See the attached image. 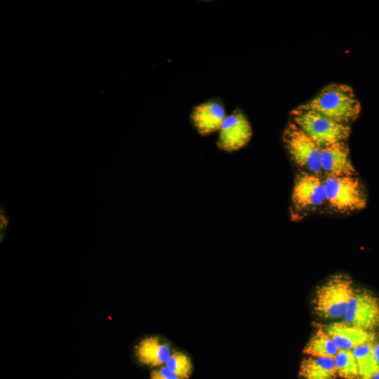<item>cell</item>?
<instances>
[{"label":"cell","instance_id":"6","mask_svg":"<svg viewBox=\"0 0 379 379\" xmlns=\"http://www.w3.org/2000/svg\"><path fill=\"white\" fill-rule=\"evenodd\" d=\"M345 323L379 333V297L366 288H355L343 316Z\"/></svg>","mask_w":379,"mask_h":379},{"label":"cell","instance_id":"14","mask_svg":"<svg viewBox=\"0 0 379 379\" xmlns=\"http://www.w3.org/2000/svg\"><path fill=\"white\" fill-rule=\"evenodd\" d=\"M340 349L333 339L321 327L313 333L303 349V353L316 357H330L334 359Z\"/></svg>","mask_w":379,"mask_h":379},{"label":"cell","instance_id":"15","mask_svg":"<svg viewBox=\"0 0 379 379\" xmlns=\"http://www.w3.org/2000/svg\"><path fill=\"white\" fill-rule=\"evenodd\" d=\"M374 344L362 345L352 350L357 364L359 379H371L379 371L374 354Z\"/></svg>","mask_w":379,"mask_h":379},{"label":"cell","instance_id":"8","mask_svg":"<svg viewBox=\"0 0 379 379\" xmlns=\"http://www.w3.org/2000/svg\"><path fill=\"white\" fill-rule=\"evenodd\" d=\"M321 327L340 350H352L362 345L379 342V333L366 331L345 321H335Z\"/></svg>","mask_w":379,"mask_h":379},{"label":"cell","instance_id":"11","mask_svg":"<svg viewBox=\"0 0 379 379\" xmlns=\"http://www.w3.org/2000/svg\"><path fill=\"white\" fill-rule=\"evenodd\" d=\"M190 117L198 133L205 136L220 129L225 111L220 102L212 100L194 107Z\"/></svg>","mask_w":379,"mask_h":379},{"label":"cell","instance_id":"9","mask_svg":"<svg viewBox=\"0 0 379 379\" xmlns=\"http://www.w3.org/2000/svg\"><path fill=\"white\" fill-rule=\"evenodd\" d=\"M292 200L300 208L321 205L326 200L324 181L312 173H300L294 182Z\"/></svg>","mask_w":379,"mask_h":379},{"label":"cell","instance_id":"3","mask_svg":"<svg viewBox=\"0 0 379 379\" xmlns=\"http://www.w3.org/2000/svg\"><path fill=\"white\" fill-rule=\"evenodd\" d=\"M291 114L293 121L321 148L345 142L351 133L347 124L335 121L312 110L296 107Z\"/></svg>","mask_w":379,"mask_h":379},{"label":"cell","instance_id":"16","mask_svg":"<svg viewBox=\"0 0 379 379\" xmlns=\"http://www.w3.org/2000/svg\"><path fill=\"white\" fill-rule=\"evenodd\" d=\"M334 360L338 376L343 379H359L357 364L352 350H340Z\"/></svg>","mask_w":379,"mask_h":379},{"label":"cell","instance_id":"19","mask_svg":"<svg viewBox=\"0 0 379 379\" xmlns=\"http://www.w3.org/2000/svg\"><path fill=\"white\" fill-rule=\"evenodd\" d=\"M9 227V218L4 206H1L0 211V230L1 239L6 234Z\"/></svg>","mask_w":379,"mask_h":379},{"label":"cell","instance_id":"12","mask_svg":"<svg viewBox=\"0 0 379 379\" xmlns=\"http://www.w3.org/2000/svg\"><path fill=\"white\" fill-rule=\"evenodd\" d=\"M135 352L140 363L154 367L166 364L172 354L170 346L157 336L142 340Z\"/></svg>","mask_w":379,"mask_h":379},{"label":"cell","instance_id":"5","mask_svg":"<svg viewBox=\"0 0 379 379\" xmlns=\"http://www.w3.org/2000/svg\"><path fill=\"white\" fill-rule=\"evenodd\" d=\"M283 140L292 159L298 166L316 175L322 173L321 147L293 121L286 127Z\"/></svg>","mask_w":379,"mask_h":379},{"label":"cell","instance_id":"17","mask_svg":"<svg viewBox=\"0 0 379 379\" xmlns=\"http://www.w3.org/2000/svg\"><path fill=\"white\" fill-rule=\"evenodd\" d=\"M166 366L181 379H188L193 371L190 358L182 352L172 353Z\"/></svg>","mask_w":379,"mask_h":379},{"label":"cell","instance_id":"18","mask_svg":"<svg viewBox=\"0 0 379 379\" xmlns=\"http://www.w3.org/2000/svg\"><path fill=\"white\" fill-rule=\"evenodd\" d=\"M149 379H181L166 366L154 369L150 374Z\"/></svg>","mask_w":379,"mask_h":379},{"label":"cell","instance_id":"7","mask_svg":"<svg viewBox=\"0 0 379 379\" xmlns=\"http://www.w3.org/2000/svg\"><path fill=\"white\" fill-rule=\"evenodd\" d=\"M219 131L217 145L226 152H233L242 148L252 136L251 124L239 109H236L225 117Z\"/></svg>","mask_w":379,"mask_h":379},{"label":"cell","instance_id":"21","mask_svg":"<svg viewBox=\"0 0 379 379\" xmlns=\"http://www.w3.org/2000/svg\"><path fill=\"white\" fill-rule=\"evenodd\" d=\"M371 379H379V371L377 372L372 378Z\"/></svg>","mask_w":379,"mask_h":379},{"label":"cell","instance_id":"4","mask_svg":"<svg viewBox=\"0 0 379 379\" xmlns=\"http://www.w3.org/2000/svg\"><path fill=\"white\" fill-rule=\"evenodd\" d=\"M324 186L326 201L338 211H359L366 206L365 188L354 176H327Z\"/></svg>","mask_w":379,"mask_h":379},{"label":"cell","instance_id":"2","mask_svg":"<svg viewBox=\"0 0 379 379\" xmlns=\"http://www.w3.org/2000/svg\"><path fill=\"white\" fill-rule=\"evenodd\" d=\"M354 290L352 279L348 274L330 277L314 291L312 301L314 314L326 319L343 317Z\"/></svg>","mask_w":379,"mask_h":379},{"label":"cell","instance_id":"10","mask_svg":"<svg viewBox=\"0 0 379 379\" xmlns=\"http://www.w3.org/2000/svg\"><path fill=\"white\" fill-rule=\"evenodd\" d=\"M320 164L327 176H354L356 173L345 142H338L321 149Z\"/></svg>","mask_w":379,"mask_h":379},{"label":"cell","instance_id":"13","mask_svg":"<svg viewBox=\"0 0 379 379\" xmlns=\"http://www.w3.org/2000/svg\"><path fill=\"white\" fill-rule=\"evenodd\" d=\"M337 376L333 358L308 356L300 363L299 379H335Z\"/></svg>","mask_w":379,"mask_h":379},{"label":"cell","instance_id":"20","mask_svg":"<svg viewBox=\"0 0 379 379\" xmlns=\"http://www.w3.org/2000/svg\"><path fill=\"white\" fill-rule=\"evenodd\" d=\"M373 350L376 361L379 365V342L374 344Z\"/></svg>","mask_w":379,"mask_h":379},{"label":"cell","instance_id":"1","mask_svg":"<svg viewBox=\"0 0 379 379\" xmlns=\"http://www.w3.org/2000/svg\"><path fill=\"white\" fill-rule=\"evenodd\" d=\"M312 110L335 121L346 124L354 121L359 115L361 105L351 86L331 84L307 102L297 107Z\"/></svg>","mask_w":379,"mask_h":379}]
</instances>
